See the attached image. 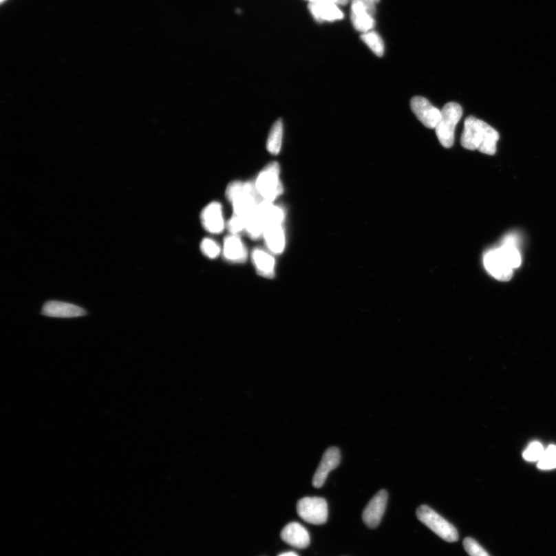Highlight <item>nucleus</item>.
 Instances as JSON below:
<instances>
[{
  "label": "nucleus",
  "instance_id": "obj_1",
  "mask_svg": "<svg viewBox=\"0 0 556 556\" xmlns=\"http://www.w3.org/2000/svg\"><path fill=\"white\" fill-rule=\"evenodd\" d=\"M519 244V238L513 233L505 237L498 248L486 252L484 257L486 271L498 280L506 281L511 279L514 270L522 263Z\"/></svg>",
  "mask_w": 556,
  "mask_h": 556
},
{
  "label": "nucleus",
  "instance_id": "obj_2",
  "mask_svg": "<svg viewBox=\"0 0 556 556\" xmlns=\"http://www.w3.org/2000/svg\"><path fill=\"white\" fill-rule=\"evenodd\" d=\"M498 132L482 120L475 117H467L461 136L460 143L469 150H478L486 155H495L497 142L499 140Z\"/></svg>",
  "mask_w": 556,
  "mask_h": 556
},
{
  "label": "nucleus",
  "instance_id": "obj_3",
  "mask_svg": "<svg viewBox=\"0 0 556 556\" xmlns=\"http://www.w3.org/2000/svg\"><path fill=\"white\" fill-rule=\"evenodd\" d=\"M462 115V107L455 103H447L441 110V117L435 129L442 147L447 149L453 147L455 129Z\"/></svg>",
  "mask_w": 556,
  "mask_h": 556
},
{
  "label": "nucleus",
  "instance_id": "obj_4",
  "mask_svg": "<svg viewBox=\"0 0 556 556\" xmlns=\"http://www.w3.org/2000/svg\"><path fill=\"white\" fill-rule=\"evenodd\" d=\"M416 516L420 522L425 524L427 527L433 531L442 539L447 542L458 541V530L455 528L453 524L447 522L427 505H421L417 509Z\"/></svg>",
  "mask_w": 556,
  "mask_h": 556
},
{
  "label": "nucleus",
  "instance_id": "obj_5",
  "mask_svg": "<svg viewBox=\"0 0 556 556\" xmlns=\"http://www.w3.org/2000/svg\"><path fill=\"white\" fill-rule=\"evenodd\" d=\"M280 167L277 162H271L259 174L255 183L257 191L262 200L273 202L284 192L279 178Z\"/></svg>",
  "mask_w": 556,
  "mask_h": 556
},
{
  "label": "nucleus",
  "instance_id": "obj_6",
  "mask_svg": "<svg viewBox=\"0 0 556 556\" xmlns=\"http://www.w3.org/2000/svg\"><path fill=\"white\" fill-rule=\"evenodd\" d=\"M376 3L372 0H352L351 21L354 28L363 34L374 30Z\"/></svg>",
  "mask_w": 556,
  "mask_h": 556
},
{
  "label": "nucleus",
  "instance_id": "obj_7",
  "mask_svg": "<svg viewBox=\"0 0 556 556\" xmlns=\"http://www.w3.org/2000/svg\"><path fill=\"white\" fill-rule=\"evenodd\" d=\"M297 511L301 519L308 523L320 526L328 520V504L322 498L306 497L300 499L297 504Z\"/></svg>",
  "mask_w": 556,
  "mask_h": 556
},
{
  "label": "nucleus",
  "instance_id": "obj_8",
  "mask_svg": "<svg viewBox=\"0 0 556 556\" xmlns=\"http://www.w3.org/2000/svg\"><path fill=\"white\" fill-rule=\"evenodd\" d=\"M410 107L417 118L428 129H436L441 117V111L425 98L414 97L410 100Z\"/></svg>",
  "mask_w": 556,
  "mask_h": 556
},
{
  "label": "nucleus",
  "instance_id": "obj_9",
  "mask_svg": "<svg viewBox=\"0 0 556 556\" xmlns=\"http://www.w3.org/2000/svg\"><path fill=\"white\" fill-rule=\"evenodd\" d=\"M388 501V493L381 490L371 499L367 506L363 511V520L370 528H375L381 524L385 513Z\"/></svg>",
  "mask_w": 556,
  "mask_h": 556
},
{
  "label": "nucleus",
  "instance_id": "obj_10",
  "mask_svg": "<svg viewBox=\"0 0 556 556\" xmlns=\"http://www.w3.org/2000/svg\"><path fill=\"white\" fill-rule=\"evenodd\" d=\"M87 312L83 308L59 301H49L43 305L41 314L47 317L72 319L85 316Z\"/></svg>",
  "mask_w": 556,
  "mask_h": 556
},
{
  "label": "nucleus",
  "instance_id": "obj_11",
  "mask_svg": "<svg viewBox=\"0 0 556 556\" xmlns=\"http://www.w3.org/2000/svg\"><path fill=\"white\" fill-rule=\"evenodd\" d=\"M340 460L341 453L339 448L332 447L326 450L313 477L312 484L314 488L319 489L324 485L328 473L336 469Z\"/></svg>",
  "mask_w": 556,
  "mask_h": 556
},
{
  "label": "nucleus",
  "instance_id": "obj_12",
  "mask_svg": "<svg viewBox=\"0 0 556 556\" xmlns=\"http://www.w3.org/2000/svg\"><path fill=\"white\" fill-rule=\"evenodd\" d=\"M309 10L314 20L319 23L334 22L343 20L344 14L339 5L330 0H316L309 3Z\"/></svg>",
  "mask_w": 556,
  "mask_h": 556
},
{
  "label": "nucleus",
  "instance_id": "obj_13",
  "mask_svg": "<svg viewBox=\"0 0 556 556\" xmlns=\"http://www.w3.org/2000/svg\"><path fill=\"white\" fill-rule=\"evenodd\" d=\"M281 539L297 548H306L310 545V535L307 529L298 522L287 524L281 533Z\"/></svg>",
  "mask_w": 556,
  "mask_h": 556
},
{
  "label": "nucleus",
  "instance_id": "obj_14",
  "mask_svg": "<svg viewBox=\"0 0 556 556\" xmlns=\"http://www.w3.org/2000/svg\"><path fill=\"white\" fill-rule=\"evenodd\" d=\"M205 229L211 233H220L224 229L222 206L219 203L208 204L201 215Z\"/></svg>",
  "mask_w": 556,
  "mask_h": 556
},
{
  "label": "nucleus",
  "instance_id": "obj_15",
  "mask_svg": "<svg viewBox=\"0 0 556 556\" xmlns=\"http://www.w3.org/2000/svg\"><path fill=\"white\" fill-rule=\"evenodd\" d=\"M263 236L268 248L274 254H281L286 248V235L282 224L268 226Z\"/></svg>",
  "mask_w": 556,
  "mask_h": 556
},
{
  "label": "nucleus",
  "instance_id": "obj_16",
  "mask_svg": "<svg viewBox=\"0 0 556 556\" xmlns=\"http://www.w3.org/2000/svg\"><path fill=\"white\" fill-rule=\"evenodd\" d=\"M224 255L227 260L235 262H242L246 258V250L242 239L235 235L225 239Z\"/></svg>",
  "mask_w": 556,
  "mask_h": 556
},
{
  "label": "nucleus",
  "instance_id": "obj_17",
  "mask_svg": "<svg viewBox=\"0 0 556 556\" xmlns=\"http://www.w3.org/2000/svg\"><path fill=\"white\" fill-rule=\"evenodd\" d=\"M253 260L259 273L264 277H272L275 274V261L272 256L261 249L253 252Z\"/></svg>",
  "mask_w": 556,
  "mask_h": 556
},
{
  "label": "nucleus",
  "instance_id": "obj_18",
  "mask_svg": "<svg viewBox=\"0 0 556 556\" xmlns=\"http://www.w3.org/2000/svg\"><path fill=\"white\" fill-rule=\"evenodd\" d=\"M283 138V123L278 120L271 129L268 138L267 149L271 154L277 155L281 149Z\"/></svg>",
  "mask_w": 556,
  "mask_h": 556
},
{
  "label": "nucleus",
  "instance_id": "obj_19",
  "mask_svg": "<svg viewBox=\"0 0 556 556\" xmlns=\"http://www.w3.org/2000/svg\"><path fill=\"white\" fill-rule=\"evenodd\" d=\"M361 39L376 56H383L385 52L384 43L381 36L376 31L371 30L369 32L363 34Z\"/></svg>",
  "mask_w": 556,
  "mask_h": 556
},
{
  "label": "nucleus",
  "instance_id": "obj_20",
  "mask_svg": "<svg viewBox=\"0 0 556 556\" xmlns=\"http://www.w3.org/2000/svg\"><path fill=\"white\" fill-rule=\"evenodd\" d=\"M538 467L542 470L556 469V446L550 445L545 449L542 458L538 461Z\"/></svg>",
  "mask_w": 556,
  "mask_h": 556
},
{
  "label": "nucleus",
  "instance_id": "obj_21",
  "mask_svg": "<svg viewBox=\"0 0 556 556\" xmlns=\"http://www.w3.org/2000/svg\"><path fill=\"white\" fill-rule=\"evenodd\" d=\"M544 451L542 445L538 441H534L524 451L523 458L527 461H539Z\"/></svg>",
  "mask_w": 556,
  "mask_h": 556
},
{
  "label": "nucleus",
  "instance_id": "obj_22",
  "mask_svg": "<svg viewBox=\"0 0 556 556\" xmlns=\"http://www.w3.org/2000/svg\"><path fill=\"white\" fill-rule=\"evenodd\" d=\"M464 547L470 556H490L477 541L469 537L464 540Z\"/></svg>",
  "mask_w": 556,
  "mask_h": 556
},
{
  "label": "nucleus",
  "instance_id": "obj_23",
  "mask_svg": "<svg viewBox=\"0 0 556 556\" xmlns=\"http://www.w3.org/2000/svg\"><path fill=\"white\" fill-rule=\"evenodd\" d=\"M201 250L208 258L214 259L220 254V246L211 239H204L201 244Z\"/></svg>",
  "mask_w": 556,
  "mask_h": 556
},
{
  "label": "nucleus",
  "instance_id": "obj_24",
  "mask_svg": "<svg viewBox=\"0 0 556 556\" xmlns=\"http://www.w3.org/2000/svg\"><path fill=\"white\" fill-rule=\"evenodd\" d=\"M246 221L244 219L235 216L231 219L228 223L229 231L233 233V235H236L237 233H241L245 230Z\"/></svg>",
  "mask_w": 556,
  "mask_h": 556
},
{
  "label": "nucleus",
  "instance_id": "obj_25",
  "mask_svg": "<svg viewBox=\"0 0 556 556\" xmlns=\"http://www.w3.org/2000/svg\"><path fill=\"white\" fill-rule=\"evenodd\" d=\"M330 1L336 3L339 6H344L350 2V0H330Z\"/></svg>",
  "mask_w": 556,
  "mask_h": 556
},
{
  "label": "nucleus",
  "instance_id": "obj_26",
  "mask_svg": "<svg viewBox=\"0 0 556 556\" xmlns=\"http://www.w3.org/2000/svg\"><path fill=\"white\" fill-rule=\"evenodd\" d=\"M278 556H299V555H298V554H297V553H295L294 552H287V553H281Z\"/></svg>",
  "mask_w": 556,
  "mask_h": 556
},
{
  "label": "nucleus",
  "instance_id": "obj_27",
  "mask_svg": "<svg viewBox=\"0 0 556 556\" xmlns=\"http://www.w3.org/2000/svg\"><path fill=\"white\" fill-rule=\"evenodd\" d=\"M308 1L309 3H312V2L316 1V0H308Z\"/></svg>",
  "mask_w": 556,
  "mask_h": 556
},
{
  "label": "nucleus",
  "instance_id": "obj_28",
  "mask_svg": "<svg viewBox=\"0 0 556 556\" xmlns=\"http://www.w3.org/2000/svg\"><path fill=\"white\" fill-rule=\"evenodd\" d=\"M372 1H374V2H375L376 3H377L378 1H380V0H372Z\"/></svg>",
  "mask_w": 556,
  "mask_h": 556
},
{
  "label": "nucleus",
  "instance_id": "obj_29",
  "mask_svg": "<svg viewBox=\"0 0 556 556\" xmlns=\"http://www.w3.org/2000/svg\"><path fill=\"white\" fill-rule=\"evenodd\" d=\"M4 1H5V0H0V2H1L2 3H3Z\"/></svg>",
  "mask_w": 556,
  "mask_h": 556
}]
</instances>
